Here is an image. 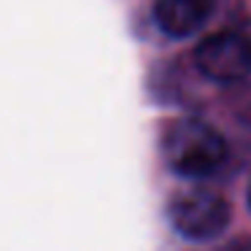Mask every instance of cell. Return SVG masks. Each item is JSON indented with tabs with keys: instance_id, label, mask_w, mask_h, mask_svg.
<instances>
[{
	"instance_id": "2",
	"label": "cell",
	"mask_w": 251,
	"mask_h": 251,
	"mask_svg": "<svg viewBox=\"0 0 251 251\" xmlns=\"http://www.w3.org/2000/svg\"><path fill=\"white\" fill-rule=\"evenodd\" d=\"M232 219V205L224 195L211 189H186L173 195L168 205V222L181 238L192 243H208L224 235Z\"/></svg>"
},
{
	"instance_id": "1",
	"label": "cell",
	"mask_w": 251,
	"mask_h": 251,
	"mask_svg": "<svg viewBox=\"0 0 251 251\" xmlns=\"http://www.w3.org/2000/svg\"><path fill=\"white\" fill-rule=\"evenodd\" d=\"M162 157L181 178H211L224 168L229 149L224 135L202 119H178L162 135Z\"/></svg>"
},
{
	"instance_id": "4",
	"label": "cell",
	"mask_w": 251,
	"mask_h": 251,
	"mask_svg": "<svg viewBox=\"0 0 251 251\" xmlns=\"http://www.w3.org/2000/svg\"><path fill=\"white\" fill-rule=\"evenodd\" d=\"M216 11V0H157L154 25L168 38H189L200 33Z\"/></svg>"
},
{
	"instance_id": "5",
	"label": "cell",
	"mask_w": 251,
	"mask_h": 251,
	"mask_svg": "<svg viewBox=\"0 0 251 251\" xmlns=\"http://www.w3.org/2000/svg\"><path fill=\"white\" fill-rule=\"evenodd\" d=\"M246 200H249V208H251V178H249V192H246Z\"/></svg>"
},
{
	"instance_id": "3",
	"label": "cell",
	"mask_w": 251,
	"mask_h": 251,
	"mask_svg": "<svg viewBox=\"0 0 251 251\" xmlns=\"http://www.w3.org/2000/svg\"><path fill=\"white\" fill-rule=\"evenodd\" d=\"M195 65L216 84H235L251 76V35L240 30L211 33L195 46Z\"/></svg>"
}]
</instances>
